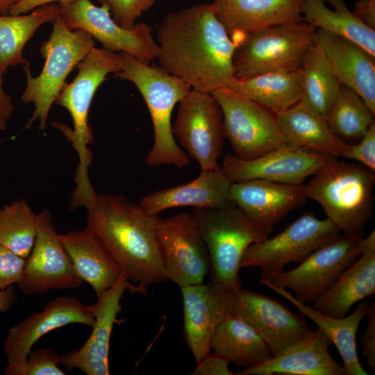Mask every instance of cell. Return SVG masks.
<instances>
[{"label":"cell","instance_id":"obj_1","mask_svg":"<svg viewBox=\"0 0 375 375\" xmlns=\"http://www.w3.org/2000/svg\"><path fill=\"white\" fill-rule=\"evenodd\" d=\"M156 41L159 67L193 90L211 93L227 87L235 78L237 44L217 17L212 3L168 13L157 27Z\"/></svg>","mask_w":375,"mask_h":375},{"label":"cell","instance_id":"obj_2","mask_svg":"<svg viewBox=\"0 0 375 375\" xmlns=\"http://www.w3.org/2000/svg\"><path fill=\"white\" fill-rule=\"evenodd\" d=\"M85 208V229L96 236L139 293L147 294L148 287L167 281L156 235L158 215L122 194L96 193Z\"/></svg>","mask_w":375,"mask_h":375},{"label":"cell","instance_id":"obj_3","mask_svg":"<svg viewBox=\"0 0 375 375\" xmlns=\"http://www.w3.org/2000/svg\"><path fill=\"white\" fill-rule=\"evenodd\" d=\"M122 68L115 76L133 83L148 108L153 128V143L145 163L149 167L189 165L190 157L180 147L172 133L173 109L192 88L181 78L159 66H152L124 52L119 53Z\"/></svg>","mask_w":375,"mask_h":375},{"label":"cell","instance_id":"obj_4","mask_svg":"<svg viewBox=\"0 0 375 375\" xmlns=\"http://www.w3.org/2000/svg\"><path fill=\"white\" fill-rule=\"evenodd\" d=\"M375 172L357 163L335 158L315 172L305 192L317 202L343 234L363 237L373 215Z\"/></svg>","mask_w":375,"mask_h":375},{"label":"cell","instance_id":"obj_5","mask_svg":"<svg viewBox=\"0 0 375 375\" xmlns=\"http://www.w3.org/2000/svg\"><path fill=\"white\" fill-rule=\"evenodd\" d=\"M78 74L70 83H66L55 103L69 112L73 129L67 137L77 152L79 163L75 176L76 188L72 199L82 201L95 192L88 175L92 156L88 145L93 143V133L88 124V115L94 94L110 73L122 68L119 53L95 47L76 66Z\"/></svg>","mask_w":375,"mask_h":375},{"label":"cell","instance_id":"obj_6","mask_svg":"<svg viewBox=\"0 0 375 375\" xmlns=\"http://www.w3.org/2000/svg\"><path fill=\"white\" fill-rule=\"evenodd\" d=\"M52 23L49 38L40 49L45 61L40 74L34 77L29 62L23 65L26 84L21 100L34 107L25 125L26 129L36 121L39 122L40 130L45 129L51 106L66 84L67 76L95 46L94 39L88 33L70 30L59 15Z\"/></svg>","mask_w":375,"mask_h":375},{"label":"cell","instance_id":"obj_7","mask_svg":"<svg viewBox=\"0 0 375 375\" xmlns=\"http://www.w3.org/2000/svg\"><path fill=\"white\" fill-rule=\"evenodd\" d=\"M192 215L210 258V281L229 290L241 288L240 263L248 247L269 237L240 208H194Z\"/></svg>","mask_w":375,"mask_h":375},{"label":"cell","instance_id":"obj_8","mask_svg":"<svg viewBox=\"0 0 375 375\" xmlns=\"http://www.w3.org/2000/svg\"><path fill=\"white\" fill-rule=\"evenodd\" d=\"M317 28L303 20L266 28L246 35L233 56L234 77L299 69L315 42Z\"/></svg>","mask_w":375,"mask_h":375},{"label":"cell","instance_id":"obj_9","mask_svg":"<svg viewBox=\"0 0 375 375\" xmlns=\"http://www.w3.org/2000/svg\"><path fill=\"white\" fill-rule=\"evenodd\" d=\"M341 234L328 218L320 219L305 212L283 231L251 244L240 268L258 267L261 278L272 281L289 263H299L322 245Z\"/></svg>","mask_w":375,"mask_h":375},{"label":"cell","instance_id":"obj_10","mask_svg":"<svg viewBox=\"0 0 375 375\" xmlns=\"http://www.w3.org/2000/svg\"><path fill=\"white\" fill-rule=\"evenodd\" d=\"M222 112L225 138L233 154L250 160L287 144L276 115L228 87L211 92Z\"/></svg>","mask_w":375,"mask_h":375},{"label":"cell","instance_id":"obj_11","mask_svg":"<svg viewBox=\"0 0 375 375\" xmlns=\"http://www.w3.org/2000/svg\"><path fill=\"white\" fill-rule=\"evenodd\" d=\"M59 10L60 17L70 30L86 31L107 50L126 53L146 63L158 58V45L146 24L124 28L112 19L106 5L97 6L90 0L61 2Z\"/></svg>","mask_w":375,"mask_h":375},{"label":"cell","instance_id":"obj_12","mask_svg":"<svg viewBox=\"0 0 375 375\" xmlns=\"http://www.w3.org/2000/svg\"><path fill=\"white\" fill-rule=\"evenodd\" d=\"M172 133L201 170L219 167L225 139L223 115L211 93L192 89L179 102Z\"/></svg>","mask_w":375,"mask_h":375},{"label":"cell","instance_id":"obj_13","mask_svg":"<svg viewBox=\"0 0 375 375\" xmlns=\"http://www.w3.org/2000/svg\"><path fill=\"white\" fill-rule=\"evenodd\" d=\"M362 238L340 234L313 251L297 267L283 270L270 281L294 292V297L303 303L314 302L360 256Z\"/></svg>","mask_w":375,"mask_h":375},{"label":"cell","instance_id":"obj_14","mask_svg":"<svg viewBox=\"0 0 375 375\" xmlns=\"http://www.w3.org/2000/svg\"><path fill=\"white\" fill-rule=\"evenodd\" d=\"M82 283L59 240L50 210H42L36 216L35 242L25 259L18 287L24 294L34 295L76 289Z\"/></svg>","mask_w":375,"mask_h":375},{"label":"cell","instance_id":"obj_15","mask_svg":"<svg viewBox=\"0 0 375 375\" xmlns=\"http://www.w3.org/2000/svg\"><path fill=\"white\" fill-rule=\"evenodd\" d=\"M156 235L167 280L179 287L203 283L209 273L210 258L192 215L159 217Z\"/></svg>","mask_w":375,"mask_h":375},{"label":"cell","instance_id":"obj_16","mask_svg":"<svg viewBox=\"0 0 375 375\" xmlns=\"http://www.w3.org/2000/svg\"><path fill=\"white\" fill-rule=\"evenodd\" d=\"M335 158L287 143L250 160L227 153L219 167L231 183L265 180L298 185Z\"/></svg>","mask_w":375,"mask_h":375},{"label":"cell","instance_id":"obj_17","mask_svg":"<svg viewBox=\"0 0 375 375\" xmlns=\"http://www.w3.org/2000/svg\"><path fill=\"white\" fill-rule=\"evenodd\" d=\"M232 315L251 326L267 342L274 356L313 329L302 317L276 299L241 288L231 291Z\"/></svg>","mask_w":375,"mask_h":375},{"label":"cell","instance_id":"obj_18","mask_svg":"<svg viewBox=\"0 0 375 375\" xmlns=\"http://www.w3.org/2000/svg\"><path fill=\"white\" fill-rule=\"evenodd\" d=\"M179 288L184 337L197 364L211 353L210 342L217 326L232 315L233 290L212 281Z\"/></svg>","mask_w":375,"mask_h":375},{"label":"cell","instance_id":"obj_19","mask_svg":"<svg viewBox=\"0 0 375 375\" xmlns=\"http://www.w3.org/2000/svg\"><path fill=\"white\" fill-rule=\"evenodd\" d=\"M139 292L122 272L115 285L97 298L93 304L95 321L87 341L79 349L60 356L62 365L67 370L78 369L87 375H109V350L112 331L122 310L124 292Z\"/></svg>","mask_w":375,"mask_h":375},{"label":"cell","instance_id":"obj_20","mask_svg":"<svg viewBox=\"0 0 375 375\" xmlns=\"http://www.w3.org/2000/svg\"><path fill=\"white\" fill-rule=\"evenodd\" d=\"M94 321L93 305H85L75 297H58L42 311L33 312L8 330L3 345L8 364L25 361L34 344L55 329L71 324L92 327Z\"/></svg>","mask_w":375,"mask_h":375},{"label":"cell","instance_id":"obj_21","mask_svg":"<svg viewBox=\"0 0 375 375\" xmlns=\"http://www.w3.org/2000/svg\"><path fill=\"white\" fill-rule=\"evenodd\" d=\"M231 194L234 204L268 233L308 199L303 184L265 180L232 183Z\"/></svg>","mask_w":375,"mask_h":375},{"label":"cell","instance_id":"obj_22","mask_svg":"<svg viewBox=\"0 0 375 375\" xmlns=\"http://www.w3.org/2000/svg\"><path fill=\"white\" fill-rule=\"evenodd\" d=\"M303 0H214L215 13L238 44L258 31L303 20Z\"/></svg>","mask_w":375,"mask_h":375},{"label":"cell","instance_id":"obj_23","mask_svg":"<svg viewBox=\"0 0 375 375\" xmlns=\"http://www.w3.org/2000/svg\"><path fill=\"white\" fill-rule=\"evenodd\" d=\"M330 340L317 328L278 354L236 375H345L342 365L329 352Z\"/></svg>","mask_w":375,"mask_h":375},{"label":"cell","instance_id":"obj_24","mask_svg":"<svg viewBox=\"0 0 375 375\" xmlns=\"http://www.w3.org/2000/svg\"><path fill=\"white\" fill-rule=\"evenodd\" d=\"M375 294V231L360 242V256L314 302L312 308L342 317L356 303Z\"/></svg>","mask_w":375,"mask_h":375},{"label":"cell","instance_id":"obj_25","mask_svg":"<svg viewBox=\"0 0 375 375\" xmlns=\"http://www.w3.org/2000/svg\"><path fill=\"white\" fill-rule=\"evenodd\" d=\"M315 43L340 83L359 94L375 114V56L349 40L320 29Z\"/></svg>","mask_w":375,"mask_h":375},{"label":"cell","instance_id":"obj_26","mask_svg":"<svg viewBox=\"0 0 375 375\" xmlns=\"http://www.w3.org/2000/svg\"><path fill=\"white\" fill-rule=\"evenodd\" d=\"M231 185L220 167L201 170L193 181L151 192L143 197L139 203L155 215L175 207L217 209L235 206L231 194Z\"/></svg>","mask_w":375,"mask_h":375},{"label":"cell","instance_id":"obj_27","mask_svg":"<svg viewBox=\"0 0 375 375\" xmlns=\"http://www.w3.org/2000/svg\"><path fill=\"white\" fill-rule=\"evenodd\" d=\"M260 282L291 302L303 315L317 326L338 349L342 359L345 375L369 374L360 363L356 344L357 330L369 308L367 301L360 303L349 315L333 317L298 301L288 290L274 285L269 280L260 278Z\"/></svg>","mask_w":375,"mask_h":375},{"label":"cell","instance_id":"obj_28","mask_svg":"<svg viewBox=\"0 0 375 375\" xmlns=\"http://www.w3.org/2000/svg\"><path fill=\"white\" fill-rule=\"evenodd\" d=\"M58 238L77 275L97 298L115 285L123 270L93 233L70 231Z\"/></svg>","mask_w":375,"mask_h":375},{"label":"cell","instance_id":"obj_29","mask_svg":"<svg viewBox=\"0 0 375 375\" xmlns=\"http://www.w3.org/2000/svg\"><path fill=\"white\" fill-rule=\"evenodd\" d=\"M276 115L288 143L343 158L349 144L338 138L326 119L302 98Z\"/></svg>","mask_w":375,"mask_h":375},{"label":"cell","instance_id":"obj_30","mask_svg":"<svg viewBox=\"0 0 375 375\" xmlns=\"http://www.w3.org/2000/svg\"><path fill=\"white\" fill-rule=\"evenodd\" d=\"M210 351L243 369L265 362L274 356L265 340L234 315L226 317L217 326Z\"/></svg>","mask_w":375,"mask_h":375},{"label":"cell","instance_id":"obj_31","mask_svg":"<svg viewBox=\"0 0 375 375\" xmlns=\"http://www.w3.org/2000/svg\"><path fill=\"white\" fill-rule=\"evenodd\" d=\"M301 15L317 29L349 40L375 56V30L353 13L345 0H303Z\"/></svg>","mask_w":375,"mask_h":375},{"label":"cell","instance_id":"obj_32","mask_svg":"<svg viewBox=\"0 0 375 375\" xmlns=\"http://www.w3.org/2000/svg\"><path fill=\"white\" fill-rule=\"evenodd\" d=\"M227 87L276 115L302 98V73L299 69L234 78Z\"/></svg>","mask_w":375,"mask_h":375},{"label":"cell","instance_id":"obj_33","mask_svg":"<svg viewBox=\"0 0 375 375\" xmlns=\"http://www.w3.org/2000/svg\"><path fill=\"white\" fill-rule=\"evenodd\" d=\"M59 12V5L49 3L28 14L0 15V70L3 74L9 67L28 62L22 55L26 44L39 27L52 22Z\"/></svg>","mask_w":375,"mask_h":375},{"label":"cell","instance_id":"obj_34","mask_svg":"<svg viewBox=\"0 0 375 375\" xmlns=\"http://www.w3.org/2000/svg\"><path fill=\"white\" fill-rule=\"evenodd\" d=\"M301 70L302 99L327 119L341 84L323 51L315 42L308 51Z\"/></svg>","mask_w":375,"mask_h":375},{"label":"cell","instance_id":"obj_35","mask_svg":"<svg viewBox=\"0 0 375 375\" xmlns=\"http://www.w3.org/2000/svg\"><path fill=\"white\" fill-rule=\"evenodd\" d=\"M374 115L359 94L340 85L326 120L333 133L348 143L360 140L374 122Z\"/></svg>","mask_w":375,"mask_h":375},{"label":"cell","instance_id":"obj_36","mask_svg":"<svg viewBox=\"0 0 375 375\" xmlns=\"http://www.w3.org/2000/svg\"><path fill=\"white\" fill-rule=\"evenodd\" d=\"M36 216L25 199L0 208V245L26 259L36 236Z\"/></svg>","mask_w":375,"mask_h":375},{"label":"cell","instance_id":"obj_37","mask_svg":"<svg viewBox=\"0 0 375 375\" xmlns=\"http://www.w3.org/2000/svg\"><path fill=\"white\" fill-rule=\"evenodd\" d=\"M60 356L49 347L31 351L25 361L7 364L6 375H65L58 367Z\"/></svg>","mask_w":375,"mask_h":375},{"label":"cell","instance_id":"obj_38","mask_svg":"<svg viewBox=\"0 0 375 375\" xmlns=\"http://www.w3.org/2000/svg\"><path fill=\"white\" fill-rule=\"evenodd\" d=\"M110 10L112 19L121 26L131 28L135 20L149 10L156 0H99Z\"/></svg>","mask_w":375,"mask_h":375},{"label":"cell","instance_id":"obj_39","mask_svg":"<svg viewBox=\"0 0 375 375\" xmlns=\"http://www.w3.org/2000/svg\"><path fill=\"white\" fill-rule=\"evenodd\" d=\"M343 158L375 172V123L374 122L357 144H349Z\"/></svg>","mask_w":375,"mask_h":375},{"label":"cell","instance_id":"obj_40","mask_svg":"<svg viewBox=\"0 0 375 375\" xmlns=\"http://www.w3.org/2000/svg\"><path fill=\"white\" fill-rule=\"evenodd\" d=\"M25 259L0 245V290L21 279Z\"/></svg>","mask_w":375,"mask_h":375},{"label":"cell","instance_id":"obj_41","mask_svg":"<svg viewBox=\"0 0 375 375\" xmlns=\"http://www.w3.org/2000/svg\"><path fill=\"white\" fill-rule=\"evenodd\" d=\"M367 324L360 336L363 357L368 367L375 371V303L369 306Z\"/></svg>","mask_w":375,"mask_h":375},{"label":"cell","instance_id":"obj_42","mask_svg":"<svg viewBox=\"0 0 375 375\" xmlns=\"http://www.w3.org/2000/svg\"><path fill=\"white\" fill-rule=\"evenodd\" d=\"M229 362L212 352L197 364L194 375H231Z\"/></svg>","mask_w":375,"mask_h":375},{"label":"cell","instance_id":"obj_43","mask_svg":"<svg viewBox=\"0 0 375 375\" xmlns=\"http://www.w3.org/2000/svg\"><path fill=\"white\" fill-rule=\"evenodd\" d=\"M352 12L367 26L375 30V0H356Z\"/></svg>","mask_w":375,"mask_h":375},{"label":"cell","instance_id":"obj_44","mask_svg":"<svg viewBox=\"0 0 375 375\" xmlns=\"http://www.w3.org/2000/svg\"><path fill=\"white\" fill-rule=\"evenodd\" d=\"M3 74L0 70V130L4 131L7 127L8 121L10 119L14 111V106L10 96L7 94L3 88Z\"/></svg>","mask_w":375,"mask_h":375},{"label":"cell","instance_id":"obj_45","mask_svg":"<svg viewBox=\"0 0 375 375\" xmlns=\"http://www.w3.org/2000/svg\"><path fill=\"white\" fill-rule=\"evenodd\" d=\"M66 1L68 0H20L11 8L9 15H22L44 5L53 3L56 1L61 3Z\"/></svg>","mask_w":375,"mask_h":375},{"label":"cell","instance_id":"obj_46","mask_svg":"<svg viewBox=\"0 0 375 375\" xmlns=\"http://www.w3.org/2000/svg\"><path fill=\"white\" fill-rule=\"evenodd\" d=\"M15 299V290L12 285L0 290V312L7 311Z\"/></svg>","mask_w":375,"mask_h":375},{"label":"cell","instance_id":"obj_47","mask_svg":"<svg viewBox=\"0 0 375 375\" xmlns=\"http://www.w3.org/2000/svg\"><path fill=\"white\" fill-rule=\"evenodd\" d=\"M20 0H0V15H9L11 8Z\"/></svg>","mask_w":375,"mask_h":375}]
</instances>
